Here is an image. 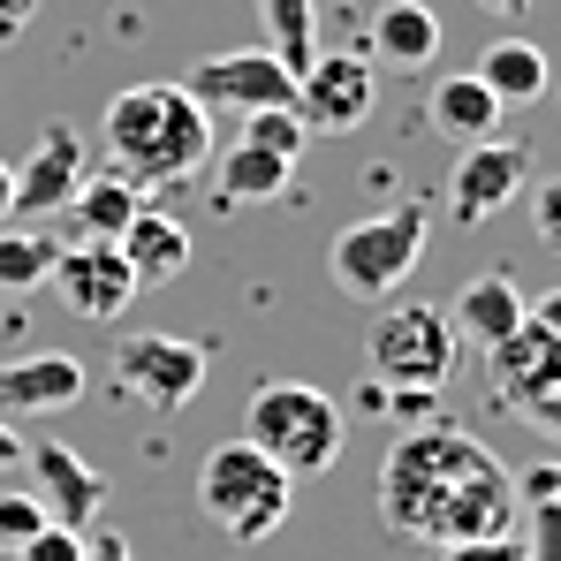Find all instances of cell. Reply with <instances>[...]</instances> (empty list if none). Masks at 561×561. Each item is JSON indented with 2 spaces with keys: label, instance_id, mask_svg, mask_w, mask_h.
Returning a JSON list of instances; mask_svg holds the SVG:
<instances>
[{
  "label": "cell",
  "instance_id": "obj_25",
  "mask_svg": "<svg viewBox=\"0 0 561 561\" xmlns=\"http://www.w3.org/2000/svg\"><path fill=\"white\" fill-rule=\"evenodd\" d=\"M243 137H251V145H266V152H280V160H304V145H311V129H304V114H296V106L243 114Z\"/></svg>",
  "mask_w": 561,
  "mask_h": 561
},
{
  "label": "cell",
  "instance_id": "obj_19",
  "mask_svg": "<svg viewBox=\"0 0 561 561\" xmlns=\"http://www.w3.org/2000/svg\"><path fill=\"white\" fill-rule=\"evenodd\" d=\"M296 175V160H280L266 145H251V137H236L228 152H220V175H213V197L228 205V213H243V205H274L280 190Z\"/></svg>",
  "mask_w": 561,
  "mask_h": 561
},
{
  "label": "cell",
  "instance_id": "obj_28",
  "mask_svg": "<svg viewBox=\"0 0 561 561\" xmlns=\"http://www.w3.org/2000/svg\"><path fill=\"white\" fill-rule=\"evenodd\" d=\"M8 561H84V531H69V524H54V516H46V524H38V531H31Z\"/></svg>",
  "mask_w": 561,
  "mask_h": 561
},
{
  "label": "cell",
  "instance_id": "obj_18",
  "mask_svg": "<svg viewBox=\"0 0 561 561\" xmlns=\"http://www.w3.org/2000/svg\"><path fill=\"white\" fill-rule=\"evenodd\" d=\"M373 54L394 69V77L433 69V54H440V15H433L425 0H387V8L373 15Z\"/></svg>",
  "mask_w": 561,
  "mask_h": 561
},
{
  "label": "cell",
  "instance_id": "obj_33",
  "mask_svg": "<svg viewBox=\"0 0 561 561\" xmlns=\"http://www.w3.org/2000/svg\"><path fill=\"white\" fill-rule=\"evenodd\" d=\"M531 319H539V327H547V334L561 342V288H547V296H531Z\"/></svg>",
  "mask_w": 561,
  "mask_h": 561
},
{
  "label": "cell",
  "instance_id": "obj_35",
  "mask_svg": "<svg viewBox=\"0 0 561 561\" xmlns=\"http://www.w3.org/2000/svg\"><path fill=\"white\" fill-rule=\"evenodd\" d=\"M8 463H23V433H15V425L0 417V470H8Z\"/></svg>",
  "mask_w": 561,
  "mask_h": 561
},
{
  "label": "cell",
  "instance_id": "obj_6",
  "mask_svg": "<svg viewBox=\"0 0 561 561\" xmlns=\"http://www.w3.org/2000/svg\"><path fill=\"white\" fill-rule=\"evenodd\" d=\"M365 365H373V387L433 394L440 379L456 373V327H448V304H394V311H379L373 334H365Z\"/></svg>",
  "mask_w": 561,
  "mask_h": 561
},
{
  "label": "cell",
  "instance_id": "obj_29",
  "mask_svg": "<svg viewBox=\"0 0 561 561\" xmlns=\"http://www.w3.org/2000/svg\"><path fill=\"white\" fill-rule=\"evenodd\" d=\"M38 524H46L38 493H0V554H15V547H23Z\"/></svg>",
  "mask_w": 561,
  "mask_h": 561
},
{
  "label": "cell",
  "instance_id": "obj_30",
  "mask_svg": "<svg viewBox=\"0 0 561 561\" xmlns=\"http://www.w3.org/2000/svg\"><path fill=\"white\" fill-rule=\"evenodd\" d=\"M531 228H539L547 251H561V175H547V183L531 190Z\"/></svg>",
  "mask_w": 561,
  "mask_h": 561
},
{
  "label": "cell",
  "instance_id": "obj_11",
  "mask_svg": "<svg viewBox=\"0 0 561 561\" xmlns=\"http://www.w3.org/2000/svg\"><path fill=\"white\" fill-rule=\"evenodd\" d=\"M54 296L77 311V319H92V327H114L122 311H129V296H137V280L122 266V251L114 243H69V251H54Z\"/></svg>",
  "mask_w": 561,
  "mask_h": 561
},
{
  "label": "cell",
  "instance_id": "obj_7",
  "mask_svg": "<svg viewBox=\"0 0 561 561\" xmlns=\"http://www.w3.org/2000/svg\"><path fill=\"white\" fill-rule=\"evenodd\" d=\"M205 365H213V350L190 334H122L114 342V394L152 410V417H175L197 402Z\"/></svg>",
  "mask_w": 561,
  "mask_h": 561
},
{
  "label": "cell",
  "instance_id": "obj_13",
  "mask_svg": "<svg viewBox=\"0 0 561 561\" xmlns=\"http://www.w3.org/2000/svg\"><path fill=\"white\" fill-rule=\"evenodd\" d=\"M23 456H31V493H38V508H46L54 524H69V531H92L99 508H106V478H99L69 440H31Z\"/></svg>",
  "mask_w": 561,
  "mask_h": 561
},
{
  "label": "cell",
  "instance_id": "obj_23",
  "mask_svg": "<svg viewBox=\"0 0 561 561\" xmlns=\"http://www.w3.org/2000/svg\"><path fill=\"white\" fill-rule=\"evenodd\" d=\"M259 31H266V54L280 69L304 77L319 54V0H259Z\"/></svg>",
  "mask_w": 561,
  "mask_h": 561
},
{
  "label": "cell",
  "instance_id": "obj_38",
  "mask_svg": "<svg viewBox=\"0 0 561 561\" xmlns=\"http://www.w3.org/2000/svg\"><path fill=\"white\" fill-rule=\"evenodd\" d=\"M547 501H561V463H554V485H547Z\"/></svg>",
  "mask_w": 561,
  "mask_h": 561
},
{
  "label": "cell",
  "instance_id": "obj_12",
  "mask_svg": "<svg viewBox=\"0 0 561 561\" xmlns=\"http://www.w3.org/2000/svg\"><path fill=\"white\" fill-rule=\"evenodd\" d=\"M84 168H92V145H84L69 122H46L38 145H31V160L15 168V213H31V220L69 213V197H77V183H84Z\"/></svg>",
  "mask_w": 561,
  "mask_h": 561
},
{
  "label": "cell",
  "instance_id": "obj_3",
  "mask_svg": "<svg viewBox=\"0 0 561 561\" xmlns=\"http://www.w3.org/2000/svg\"><path fill=\"white\" fill-rule=\"evenodd\" d=\"M243 440L266 448L288 478H319L342 463V410L311 379H259L243 402Z\"/></svg>",
  "mask_w": 561,
  "mask_h": 561
},
{
  "label": "cell",
  "instance_id": "obj_2",
  "mask_svg": "<svg viewBox=\"0 0 561 561\" xmlns=\"http://www.w3.org/2000/svg\"><path fill=\"white\" fill-rule=\"evenodd\" d=\"M99 145H106V168L137 190H175L213 160V114L183 84H129L106 99Z\"/></svg>",
  "mask_w": 561,
  "mask_h": 561
},
{
  "label": "cell",
  "instance_id": "obj_1",
  "mask_svg": "<svg viewBox=\"0 0 561 561\" xmlns=\"http://www.w3.org/2000/svg\"><path fill=\"white\" fill-rule=\"evenodd\" d=\"M516 516H524L516 470L463 425H417L379 463V524L410 547L493 539V531H516Z\"/></svg>",
  "mask_w": 561,
  "mask_h": 561
},
{
  "label": "cell",
  "instance_id": "obj_4",
  "mask_svg": "<svg viewBox=\"0 0 561 561\" xmlns=\"http://www.w3.org/2000/svg\"><path fill=\"white\" fill-rule=\"evenodd\" d=\"M288 493H296V478H288L266 448H251V440H228V448H213V456L197 463V508H205V524H213L220 539H236V547L274 539L280 524H288Z\"/></svg>",
  "mask_w": 561,
  "mask_h": 561
},
{
  "label": "cell",
  "instance_id": "obj_10",
  "mask_svg": "<svg viewBox=\"0 0 561 561\" xmlns=\"http://www.w3.org/2000/svg\"><path fill=\"white\" fill-rule=\"evenodd\" d=\"M373 61H357V54H311V69L296 77V114H304V129H334V137H350L365 114H373Z\"/></svg>",
  "mask_w": 561,
  "mask_h": 561
},
{
  "label": "cell",
  "instance_id": "obj_24",
  "mask_svg": "<svg viewBox=\"0 0 561 561\" xmlns=\"http://www.w3.org/2000/svg\"><path fill=\"white\" fill-rule=\"evenodd\" d=\"M54 236L46 228H0V296H23V288H38V280L54 274Z\"/></svg>",
  "mask_w": 561,
  "mask_h": 561
},
{
  "label": "cell",
  "instance_id": "obj_27",
  "mask_svg": "<svg viewBox=\"0 0 561 561\" xmlns=\"http://www.w3.org/2000/svg\"><path fill=\"white\" fill-rule=\"evenodd\" d=\"M425 561H524V531H493V539H448V547H425Z\"/></svg>",
  "mask_w": 561,
  "mask_h": 561
},
{
  "label": "cell",
  "instance_id": "obj_36",
  "mask_svg": "<svg viewBox=\"0 0 561 561\" xmlns=\"http://www.w3.org/2000/svg\"><path fill=\"white\" fill-rule=\"evenodd\" d=\"M478 8H485V15H501V23H524V8H531V0H478Z\"/></svg>",
  "mask_w": 561,
  "mask_h": 561
},
{
  "label": "cell",
  "instance_id": "obj_37",
  "mask_svg": "<svg viewBox=\"0 0 561 561\" xmlns=\"http://www.w3.org/2000/svg\"><path fill=\"white\" fill-rule=\"evenodd\" d=\"M8 213H15V168L0 160V220H8Z\"/></svg>",
  "mask_w": 561,
  "mask_h": 561
},
{
  "label": "cell",
  "instance_id": "obj_16",
  "mask_svg": "<svg viewBox=\"0 0 561 561\" xmlns=\"http://www.w3.org/2000/svg\"><path fill=\"white\" fill-rule=\"evenodd\" d=\"M114 251H122V266H129L137 288H168V280H183V266H190V228L145 197V213L122 228V243H114Z\"/></svg>",
  "mask_w": 561,
  "mask_h": 561
},
{
  "label": "cell",
  "instance_id": "obj_34",
  "mask_svg": "<svg viewBox=\"0 0 561 561\" xmlns=\"http://www.w3.org/2000/svg\"><path fill=\"white\" fill-rule=\"evenodd\" d=\"M31 15H38V0H0V38H8V31H23Z\"/></svg>",
  "mask_w": 561,
  "mask_h": 561
},
{
  "label": "cell",
  "instance_id": "obj_32",
  "mask_svg": "<svg viewBox=\"0 0 561 561\" xmlns=\"http://www.w3.org/2000/svg\"><path fill=\"white\" fill-rule=\"evenodd\" d=\"M524 417H531L539 433H554V440H561V387H547L539 402H524Z\"/></svg>",
  "mask_w": 561,
  "mask_h": 561
},
{
  "label": "cell",
  "instance_id": "obj_8",
  "mask_svg": "<svg viewBox=\"0 0 561 561\" xmlns=\"http://www.w3.org/2000/svg\"><path fill=\"white\" fill-rule=\"evenodd\" d=\"M183 92L205 106V114H266V106H296V77L280 69L266 46H243V54H205L183 77Z\"/></svg>",
  "mask_w": 561,
  "mask_h": 561
},
{
  "label": "cell",
  "instance_id": "obj_22",
  "mask_svg": "<svg viewBox=\"0 0 561 561\" xmlns=\"http://www.w3.org/2000/svg\"><path fill=\"white\" fill-rule=\"evenodd\" d=\"M470 77L501 99V106H531V99H547V54L531 38H493Z\"/></svg>",
  "mask_w": 561,
  "mask_h": 561
},
{
  "label": "cell",
  "instance_id": "obj_21",
  "mask_svg": "<svg viewBox=\"0 0 561 561\" xmlns=\"http://www.w3.org/2000/svg\"><path fill=\"white\" fill-rule=\"evenodd\" d=\"M69 213H77V228H84V243H122V228L145 213V190L129 183V175H114V168H84V183L69 197Z\"/></svg>",
  "mask_w": 561,
  "mask_h": 561
},
{
  "label": "cell",
  "instance_id": "obj_26",
  "mask_svg": "<svg viewBox=\"0 0 561 561\" xmlns=\"http://www.w3.org/2000/svg\"><path fill=\"white\" fill-rule=\"evenodd\" d=\"M524 561H561V501H524Z\"/></svg>",
  "mask_w": 561,
  "mask_h": 561
},
{
  "label": "cell",
  "instance_id": "obj_15",
  "mask_svg": "<svg viewBox=\"0 0 561 561\" xmlns=\"http://www.w3.org/2000/svg\"><path fill=\"white\" fill-rule=\"evenodd\" d=\"M84 402V365L46 350V357H8L0 365V410L8 417H54Z\"/></svg>",
  "mask_w": 561,
  "mask_h": 561
},
{
  "label": "cell",
  "instance_id": "obj_9",
  "mask_svg": "<svg viewBox=\"0 0 561 561\" xmlns=\"http://www.w3.org/2000/svg\"><path fill=\"white\" fill-rule=\"evenodd\" d=\"M524 190H531V152L516 137H478V145H463V160L448 175V213H456V228H485Z\"/></svg>",
  "mask_w": 561,
  "mask_h": 561
},
{
  "label": "cell",
  "instance_id": "obj_5",
  "mask_svg": "<svg viewBox=\"0 0 561 561\" xmlns=\"http://www.w3.org/2000/svg\"><path fill=\"white\" fill-rule=\"evenodd\" d=\"M425 236H433V213L425 205H387L373 220H350L327 243V274H334L342 296H357V304H387L402 280L417 274Z\"/></svg>",
  "mask_w": 561,
  "mask_h": 561
},
{
  "label": "cell",
  "instance_id": "obj_20",
  "mask_svg": "<svg viewBox=\"0 0 561 561\" xmlns=\"http://www.w3.org/2000/svg\"><path fill=\"white\" fill-rule=\"evenodd\" d=\"M501 114H508V106H501V99L485 92V84H478L470 69H463V77H440V84L425 92V122H433L440 137H456V145L501 137Z\"/></svg>",
  "mask_w": 561,
  "mask_h": 561
},
{
  "label": "cell",
  "instance_id": "obj_17",
  "mask_svg": "<svg viewBox=\"0 0 561 561\" xmlns=\"http://www.w3.org/2000/svg\"><path fill=\"white\" fill-rule=\"evenodd\" d=\"M524 311H531V296L516 288V274H478L448 304V327H456V342H470V350H493L508 327H524Z\"/></svg>",
  "mask_w": 561,
  "mask_h": 561
},
{
  "label": "cell",
  "instance_id": "obj_31",
  "mask_svg": "<svg viewBox=\"0 0 561 561\" xmlns=\"http://www.w3.org/2000/svg\"><path fill=\"white\" fill-rule=\"evenodd\" d=\"M84 561H137L122 531H84Z\"/></svg>",
  "mask_w": 561,
  "mask_h": 561
},
{
  "label": "cell",
  "instance_id": "obj_14",
  "mask_svg": "<svg viewBox=\"0 0 561 561\" xmlns=\"http://www.w3.org/2000/svg\"><path fill=\"white\" fill-rule=\"evenodd\" d=\"M485 387H493L501 410H524V402H539L547 387H561V342L531 311H524V327H508V334L485 350Z\"/></svg>",
  "mask_w": 561,
  "mask_h": 561
}]
</instances>
